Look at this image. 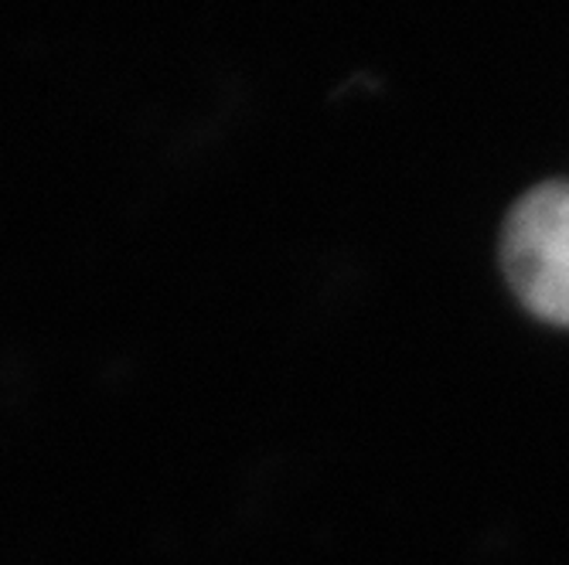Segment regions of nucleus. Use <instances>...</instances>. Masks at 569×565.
<instances>
[{"mask_svg":"<svg viewBox=\"0 0 569 565\" xmlns=\"http://www.w3.org/2000/svg\"><path fill=\"white\" fill-rule=\"evenodd\" d=\"M501 263L532 314L569 327V184H542L515 204Z\"/></svg>","mask_w":569,"mask_h":565,"instance_id":"f257e3e1","label":"nucleus"}]
</instances>
